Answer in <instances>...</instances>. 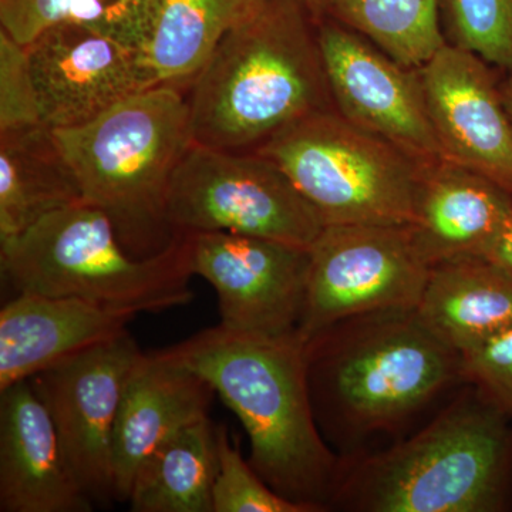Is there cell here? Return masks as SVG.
<instances>
[{
    "label": "cell",
    "mask_w": 512,
    "mask_h": 512,
    "mask_svg": "<svg viewBox=\"0 0 512 512\" xmlns=\"http://www.w3.org/2000/svg\"><path fill=\"white\" fill-rule=\"evenodd\" d=\"M204 377L249 437V464L272 490L312 512L328 510L342 457L313 414L305 339L252 335L217 325L160 350Z\"/></svg>",
    "instance_id": "obj_1"
},
{
    "label": "cell",
    "mask_w": 512,
    "mask_h": 512,
    "mask_svg": "<svg viewBox=\"0 0 512 512\" xmlns=\"http://www.w3.org/2000/svg\"><path fill=\"white\" fill-rule=\"evenodd\" d=\"M192 143L256 153L286 127L335 109L306 0H264L225 35L190 89Z\"/></svg>",
    "instance_id": "obj_2"
},
{
    "label": "cell",
    "mask_w": 512,
    "mask_h": 512,
    "mask_svg": "<svg viewBox=\"0 0 512 512\" xmlns=\"http://www.w3.org/2000/svg\"><path fill=\"white\" fill-rule=\"evenodd\" d=\"M305 350L316 423L340 447L396 430L464 383L460 353L417 309L342 320L305 340Z\"/></svg>",
    "instance_id": "obj_3"
},
{
    "label": "cell",
    "mask_w": 512,
    "mask_h": 512,
    "mask_svg": "<svg viewBox=\"0 0 512 512\" xmlns=\"http://www.w3.org/2000/svg\"><path fill=\"white\" fill-rule=\"evenodd\" d=\"M512 419L467 384L409 440L342 457L330 507L360 512H497L512 477Z\"/></svg>",
    "instance_id": "obj_4"
},
{
    "label": "cell",
    "mask_w": 512,
    "mask_h": 512,
    "mask_svg": "<svg viewBox=\"0 0 512 512\" xmlns=\"http://www.w3.org/2000/svg\"><path fill=\"white\" fill-rule=\"evenodd\" d=\"M52 131L83 201L109 217L127 252L150 258L173 244L167 197L192 146L188 89L160 84L89 123Z\"/></svg>",
    "instance_id": "obj_5"
},
{
    "label": "cell",
    "mask_w": 512,
    "mask_h": 512,
    "mask_svg": "<svg viewBox=\"0 0 512 512\" xmlns=\"http://www.w3.org/2000/svg\"><path fill=\"white\" fill-rule=\"evenodd\" d=\"M0 272L16 293L63 296L156 313L194 298L185 237L150 258L127 252L99 208L76 202L52 212L22 237L0 245Z\"/></svg>",
    "instance_id": "obj_6"
},
{
    "label": "cell",
    "mask_w": 512,
    "mask_h": 512,
    "mask_svg": "<svg viewBox=\"0 0 512 512\" xmlns=\"http://www.w3.org/2000/svg\"><path fill=\"white\" fill-rule=\"evenodd\" d=\"M325 225H410L420 163L335 109L296 121L259 148Z\"/></svg>",
    "instance_id": "obj_7"
},
{
    "label": "cell",
    "mask_w": 512,
    "mask_h": 512,
    "mask_svg": "<svg viewBox=\"0 0 512 512\" xmlns=\"http://www.w3.org/2000/svg\"><path fill=\"white\" fill-rule=\"evenodd\" d=\"M174 237L232 232L311 249L323 221L274 161L192 143L167 197Z\"/></svg>",
    "instance_id": "obj_8"
},
{
    "label": "cell",
    "mask_w": 512,
    "mask_h": 512,
    "mask_svg": "<svg viewBox=\"0 0 512 512\" xmlns=\"http://www.w3.org/2000/svg\"><path fill=\"white\" fill-rule=\"evenodd\" d=\"M309 251L305 340L356 316L416 309L433 268L410 225H325Z\"/></svg>",
    "instance_id": "obj_9"
},
{
    "label": "cell",
    "mask_w": 512,
    "mask_h": 512,
    "mask_svg": "<svg viewBox=\"0 0 512 512\" xmlns=\"http://www.w3.org/2000/svg\"><path fill=\"white\" fill-rule=\"evenodd\" d=\"M143 350L126 332L37 373L33 389L52 417L74 476L94 505L117 501L113 437Z\"/></svg>",
    "instance_id": "obj_10"
},
{
    "label": "cell",
    "mask_w": 512,
    "mask_h": 512,
    "mask_svg": "<svg viewBox=\"0 0 512 512\" xmlns=\"http://www.w3.org/2000/svg\"><path fill=\"white\" fill-rule=\"evenodd\" d=\"M26 47L40 120L50 130L82 126L161 84L147 47L89 23H56Z\"/></svg>",
    "instance_id": "obj_11"
},
{
    "label": "cell",
    "mask_w": 512,
    "mask_h": 512,
    "mask_svg": "<svg viewBox=\"0 0 512 512\" xmlns=\"http://www.w3.org/2000/svg\"><path fill=\"white\" fill-rule=\"evenodd\" d=\"M183 237L192 274L217 292L221 326L264 336L298 332L308 289L309 249L232 232Z\"/></svg>",
    "instance_id": "obj_12"
},
{
    "label": "cell",
    "mask_w": 512,
    "mask_h": 512,
    "mask_svg": "<svg viewBox=\"0 0 512 512\" xmlns=\"http://www.w3.org/2000/svg\"><path fill=\"white\" fill-rule=\"evenodd\" d=\"M318 40L333 106L355 126L389 141L417 163L443 150L419 69H409L355 30L318 18Z\"/></svg>",
    "instance_id": "obj_13"
},
{
    "label": "cell",
    "mask_w": 512,
    "mask_h": 512,
    "mask_svg": "<svg viewBox=\"0 0 512 512\" xmlns=\"http://www.w3.org/2000/svg\"><path fill=\"white\" fill-rule=\"evenodd\" d=\"M419 72L444 157L512 195V119L490 64L446 43Z\"/></svg>",
    "instance_id": "obj_14"
},
{
    "label": "cell",
    "mask_w": 512,
    "mask_h": 512,
    "mask_svg": "<svg viewBox=\"0 0 512 512\" xmlns=\"http://www.w3.org/2000/svg\"><path fill=\"white\" fill-rule=\"evenodd\" d=\"M30 380L0 390V512H90Z\"/></svg>",
    "instance_id": "obj_15"
},
{
    "label": "cell",
    "mask_w": 512,
    "mask_h": 512,
    "mask_svg": "<svg viewBox=\"0 0 512 512\" xmlns=\"http://www.w3.org/2000/svg\"><path fill=\"white\" fill-rule=\"evenodd\" d=\"M137 315L77 298L16 293L0 311V390L119 338Z\"/></svg>",
    "instance_id": "obj_16"
},
{
    "label": "cell",
    "mask_w": 512,
    "mask_h": 512,
    "mask_svg": "<svg viewBox=\"0 0 512 512\" xmlns=\"http://www.w3.org/2000/svg\"><path fill=\"white\" fill-rule=\"evenodd\" d=\"M214 387L160 350L144 353L130 377L113 437L116 497L127 503L144 460L168 437L208 416Z\"/></svg>",
    "instance_id": "obj_17"
},
{
    "label": "cell",
    "mask_w": 512,
    "mask_h": 512,
    "mask_svg": "<svg viewBox=\"0 0 512 512\" xmlns=\"http://www.w3.org/2000/svg\"><path fill=\"white\" fill-rule=\"evenodd\" d=\"M512 210V195L448 158L420 163L410 229L431 266L481 258Z\"/></svg>",
    "instance_id": "obj_18"
},
{
    "label": "cell",
    "mask_w": 512,
    "mask_h": 512,
    "mask_svg": "<svg viewBox=\"0 0 512 512\" xmlns=\"http://www.w3.org/2000/svg\"><path fill=\"white\" fill-rule=\"evenodd\" d=\"M82 201L50 128L40 124L0 133V245L22 237L52 212Z\"/></svg>",
    "instance_id": "obj_19"
},
{
    "label": "cell",
    "mask_w": 512,
    "mask_h": 512,
    "mask_svg": "<svg viewBox=\"0 0 512 512\" xmlns=\"http://www.w3.org/2000/svg\"><path fill=\"white\" fill-rule=\"evenodd\" d=\"M417 312L463 355L512 326V279L481 258L454 259L431 268Z\"/></svg>",
    "instance_id": "obj_20"
},
{
    "label": "cell",
    "mask_w": 512,
    "mask_h": 512,
    "mask_svg": "<svg viewBox=\"0 0 512 512\" xmlns=\"http://www.w3.org/2000/svg\"><path fill=\"white\" fill-rule=\"evenodd\" d=\"M220 467L210 416L168 437L138 468L127 503L133 512H212Z\"/></svg>",
    "instance_id": "obj_21"
},
{
    "label": "cell",
    "mask_w": 512,
    "mask_h": 512,
    "mask_svg": "<svg viewBox=\"0 0 512 512\" xmlns=\"http://www.w3.org/2000/svg\"><path fill=\"white\" fill-rule=\"evenodd\" d=\"M264 0H161L148 56L161 84L190 89L221 40Z\"/></svg>",
    "instance_id": "obj_22"
},
{
    "label": "cell",
    "mask_w": 512,
    "mask_h": 512,
    "mask_svg": "<svg viewBox=\"0 0 512 512\" xmlns=\"http://www.w3.org/2000/svg\"><path fill=\"white\" fill-rule=\"evenodd\" d=\"M440 6L441 0H326L323 16L417 70L447 43L441 33Z\"/></svg>",
    "instance_id": "obj_23"
},
{
    "label": "cell",
    "mask_w": 512,
    "mask_h": 512,
    "mask_svg": "<svg viewBox=\"0 0 512 512\" xmlns=\"http://www.w3.org/2000/svg\"><path fill=\"white\" fill-rule=\"evenodd\" d=\"M453 45L512 73V0H441Z\"/></svg>",
    "instance_id": "obj_24"
},
{
    "label": "cell",
    "mask_w": 512,
    "mask_h": 512,
    "mask_svg": "<svg viewBox=\"0 0 512 512\" xmlns=\"http://www.w3.org/2000/svg\"><path fill=\"white\" fill-rule=\"evenodd\" d=\"M218 447L220 467L212 494V512H312L272 490L242 457L225 426H218Z\"/></svg>",
    "instance_id": "obj_25"
},
{
    "label": "cell",
    "mask_w": 512,
    "mask_h": 512,
    "mask_svg": "<svg viewBox=\"0 0 512 512\" xmlns=\"http://www.w3.org/2000/svg\"><path fill=\"white\" fill-rule=\"evenodd\" d=\"M40 124L28 47L0 29V133Z\"/></svg>",
    "instance_id": "obj_26"
},
{
    "label": "cell",
    "mask_w": 512,
    "mask_h": 512,
    "mask_svg": "<svg viewBox=\"0 0 512 512\" xmlns=\"http://www.w3.org/2000/svg\"><path fill=\"white\" fill-rule=\"evenodd\" d=\"M111 0H0V29L22 45H29L56 23L76 20L93 23Z\"/></svg>",
    "instance_id": "obj_27"
},
{
    "label": "cell",
    "mask_w": 512,
    "mask_h": 512,
    "mask_svg": "<svg viewBox=\"0 0 512 512\" xmlns=\"http://www.w3.org/2000/svg\"><path fill=\"white\" fill-rule=\"evenodd\" d=\"M464 383L512 419V326L461 355Z\"/></svg>",
    "instance_id": "obj_28"
},
{
    "label": "cell",
    "mask_w": 512,
    "mask_h": 512,
    "mask_svg": "<svg viewBox=\"0 0 512 512\" xmlns=\"http://www.w3.org/2000/svg\"><path fill=\"white\" fill-rule=\"evenodd\" d=\"M481 259L490 262L512 279V210Z\"/></svg>",
    "instance_id": "obj_29"
},
{
    "label": "cell",
    "mask_w": 512,
    "mask_h": 512,
    "mask_svg": "<svg viewBox=\"0 0 512 512\" xmlns=\"http://www.w3.org/2000/svg\"><path fill=\"white\" fill-rule=\"evenodd\" d=\"M500 86L501 93H503L505 107H507L508 113H510L512 119V73L507 74V79H505Z\"/></svg>",
    "instance_id": "obj_30"
},
{
    "label": "cell",
    "mask_w": 512,
    "mask_h": 512,
    "mask_svg": "<svg viewBox=\"0 0 512 512\" xmlns=\"http://www.w3.org/2000/svg\"><path fill=\"white\" fill-rule=\"evenodd\" d=\"M306 2L309 3V6H311L313 12H315V15L318 16V18L323 16V13H325L326 0H306Z\"/></svg>",
    "instance_id": "obj_31"
}]
</instances>
